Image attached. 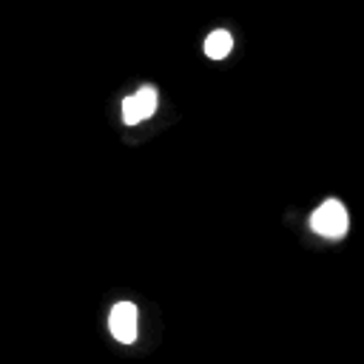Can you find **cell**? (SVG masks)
Wrapping results in <instances>:
<instances>
[{
    "label": "cell",
    "instance_id": "obj_1",
    "mask_svg": "<svg viewBox=\"0 0 364 364\" xmlns=\"http://www.w3.org/2000/svg\"><path fill=\"white\" fill-rule=\"evenodd\" d=\"M310 228L318 233V236H327V239H338L347 233L350 228V219H347V210L338 199H327L324 205L316 208V213L310 216Z\"/></svg>",
    "mask_w": 364,
    "mask_h": 364
},
{
    "label": "cell",
    "instance_id": "obj_2",
    "mask_svg": "<svg viewBox=\"0 0 364 364\" xmlns=\"http://www.w3.org/2000/svg\"><path fill=\"white\" fill-rule=\"evenodd\" d=\"M108 327H111V333H114V338L119 344L136 341V333H139V313H136V307L131 301L114 304V310L108 316Z\"/></svg>",
    "mask_w": 364,
    "mask_h": 364
},
{
    "label": "cell",
    "instance_id": "obj_3",
    "mask_svg": "<svg viewBox=\"0 0 364 364\" xmlns=\"http://www.w3.org/2000/svg\"><path fill=\"white\" fill-rule=\"evenodd\" d=\"M154 108H156V91L151 85H145L136 94H131V97L122 100V122L136 125V122L148 119L154 114Z\"/></svg>",
    "mask_w": 364,
    "mask_h": 364
},
{
    "label": "cell",
    "instance_id": "obj_4",
    "mask_svg": "<svg viewBox=\"0 0 364 364\" xmlns=\"http://www.w3.org/2000/svg\"><path fill=\"white\" fill-rule=\"evenodd\" d=\"M230 48H233V37H230L225 28H216V31H210V34L205 37V54H208L210 60L228 57Z\"/></svg>",
    "mask_w": 364,
    "mask_h": 364
}]
</instances>
